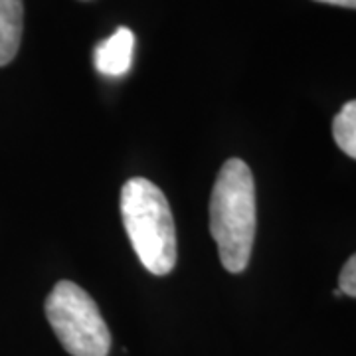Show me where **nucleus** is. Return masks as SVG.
Returning <instances> with one entry per match:
<instances>
[{"label": "nucleus", "instance_id": "nucleus-4", "mask_svg": "<svg viewBox=\"0 0 356 356\" xmlns=\"http://www.w3.org/2000/svg\"><path fill=\"white\" fill-rule=\"evenodd\" d=\"M135 50V34L129 28L115 30L95 48V67L107 77H121L131 70Z\"/></svg>", "mask_w": 356, "mask_h": 356}, {"label": "nucleus", "instance_id": "nucleus-8", "mask_svg": "<svg viewBox=\"0 0 356 356\" xmlns=\"http://www.w3.org/2000/svg\"><path fill=\"white\" fill-rule=\"evenodd\" d=\"M321 4H331V6H343V8H355L356 10V0H315Z\"/></svg>", "mask_w": 356, "mask_h": 356}, {"label": "nucleus", "instance_id": "nucleus-2", "mask_svg": "<svg viewBox=\"0 0 356 356\" xmlns=\"http://www.w3.org/2000/svg\"><path fill=\"white\" fill-rule=\"evenodd\" d=\"M121 218L143 267L168 275L177 266V229L163 191L147 178H131L121 188Z\"/></svg>", "mask_w": 356, "mask_h": 356}, {"label": "nucleus", "instance_id": "nucleus-7", "mask_svg": "<svg viewBox=\"0 0 356 356\" xmlns=\"http://www.w3.org/2000/svg\"><path fill=\"white\" fill-rule=\"evenodd\" d=\"M339 289L343 295L356 297V254L348 257V261L344 264L339 275Z\"/></svg>", "mask_w": 356, "mask_h": 356}, {"label": "nucleus", "instance_id": "nucleus-5", "mask_svg": "<svg viewBox=\"0 0 356 356\" xmlns=\"http://www.w3.org/2000/svg\"><path fill=\"white\" fill-rule=\"evenodd\" d=\"M22 0H0V67L14 60L22 40Z\"/></svg>", "mask_w": 356, "mask_h": 356}, {"label": "nucleus", "instance_id": "nucleus-9", "mask_svg": "<svg viewBox=\"0 0 356 356\" xmlns=\"http://www.w3.org/2000/svg\"><path fill=\"white\" fill-rule=\"evenodd\" d=\"M332 295H334V297H343V291H341V289H334Z\"/></svg>", "mask_w": 356, "mask_h": 356}, {"label": "nucleus", "instance_id": "nucleus-3", "mask_svg": "<svg viewBox=\"0 0 356 356\" xmlns=\"http://www.w3.org/2000/svg\"><path fill=\"white\" fill-rule=\"evenodd\" d=\"M46 317L72 356H107L111 332L95 301L72 281H60L46 299Z\"/></svg>", "mask_w": 356, "mask_h": 356}, {"label": "nucleus", "instance_id": "nucleus-6", "mask_svg": "<svg viewBox=\"0 0 356 356\" xmlns=\"http://www.w3.org/2000/svg\"><path fill=\"white\" fill-rule=\"evenodd\" d=\"M332 137L337 147L356 161V99L344 103L332 121Z\"/></svg>", "mask_w": 356, "mask_h": 356}, {"label": "nucleus", "instance_id": "nucleus-1", "mask_svg": "<svg viewBox=\"0 0 356 356\" xmlns=\"http://www.w3.org/2000/svg\"><path fill=\"white\" fill-rule=\"evenodd\" d=\"M255 226L254 175L242 159H229L218 172L210 198V232L220 261L229 273H242L250 264Z\"/></svg>", "mask_w": 356, "mask_h": 356}]
</instances>
